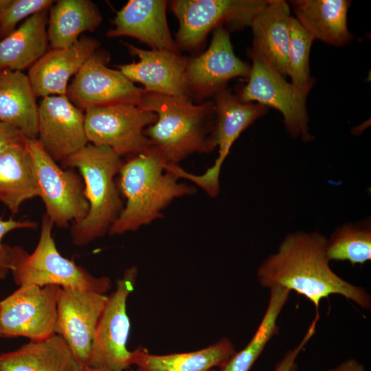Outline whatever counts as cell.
<instances>
[{
	"label": "cell",
	"mask_w": 371,
	"mask_h": 371,
	"mask_svg": "<svg viewBox=\"0 0 371 371\" xmlns=\"http://www.w3.org/2000/svg\"><path fill=\"white\" fill-rule=\"evenodd\" d=\"M138 275L136 266L126 269L115 282L94 333L89 367L109 371H126L132 366V351L126 345L131 323L126 302L133 291Z\"/></svg>",
	"instance_id": "cell-8"
},
{
	"label": "cell",
	"mask_w": 371,
	"mask_h": 371,
	"mask_svg": "<svg viewBox=\"0 0 371 371\" xmlns=\"http://www.w3.org/2000/svg\"><path fill=\"white\" fill-rule=\"evenodd\" d=\"M107 300L106 294L89 289L59 290L56 334L65 340L82 367L88 366L95 328Z\"/></svg>",
	"instance_id": "cell-15"
},
{
	"label": "cell",
	"mask_w": 371,
	"mask_h": 371,
	"mask_svg": "<svg viewBox=\"0 0 371 371\" xmlns=\"http://www.w3.org/2000/svg\"><path fill=\"white\" fill-rule=\"evenodd\" d=\"M157 119L156 113L139 105L111 104L86 109L85 129L92 144L109 146L120 157L135 156L152 147L144 130Z\"/></svg>",
	"instance_id": "cell-11"
},
{
	"label": "cell",
	"mask_w": 371,
	"mask_h": 371,
	"mask_svg": "<svg viewBox=\"0 0 371 371\" xmlns=\"http://www.w3.org/2000/svg\"><path fill=\"white\" fill-rule=\"evenodd\" d=\"M269 0H175L171 9L179 21L175 43L185 49H194L218 26L232 29L250 26Z\"/></svg>",
	"instance_id": "cell-10"
},
{
	"label": "cell",
	"mask_w": 371,
	"mask_h": 371,
	"mask_svg": "<svg viewBox=\"0 0 371 371\" xmlns=\"http://www.w3.org/2000/svg\"><path fill=\"white\" fill-rule=\"evenodd\" d=\"M326 255L330 261H348L363 265L371 260V223L370 218L342 224L326 238Z\"/></svg>",
	"instance_id": "cell-29"
},
{
	"label": "cell",
	"mask_w": 371,
	"mask_h": 371,
	"mask_svg": "<svg viewBox=\"0 0 371 371\" xmlns=\"http://www.w3.org/2000/svg\"><path fill=\"white\" fill-rule=\"evenodd\" d=\"M167 1L164 0H130L119 10L108 30V37L131 36L152 49L180 54L172 38L166 20Z\"/></svg>",
	"instance_id": "cell-19"
},
{
	"label": "cell",
	"mask_w": 371,
	"mask_h": 371,
	"mask_svg": "<svg viewBox=\"0 0 371 371\" xmlns=\"http://www.w3.org/2000/svg\"><path fill=\"white\" fill-rule=\"evenodd\" d=\"M26 139L19 129L0 121V153L10 147L25 145Z\"/></svg>",
	"instance_id": "cell-34"
},
{
	"label": "cell",
	"mask_w": 371,
	"mask_h": 371,
	"mask_svg": "<svg viewBox=\"0 0 371 371\" xmlns=\"http://www.w3.org/2000/svg\"><path fill=\"white\" fill-rule=\"evenodd\" d=\"M326 371H366L365 366L355 358H349Z\"/></svg>",
	"instance_id": "cell-35"
},
{
	"label": "cell",
	"mask_w": 371,
	"mask_h": 371,
	"mask_svg": "<svg viewBox=\"0 0 371 371\" xmlns=\"http://www.w3.org/2000/svg\"><path fill=\"white\" fill-rule=\"evenodd\" d=\"M54 2L52 0H12L0 15V38L13 32L20 21L49 9Z\"/></svg>",
	"instance_id": "cell-31"
},
{
	"label": "cell",
	"mask_w": 371,
	"mask_h": 371,
	"mask_svg": "<svg viewBox=\"0 0 371 371\" xmlns=\"http://www.w3.org/2000/svg\"><path fill=\"white\" fill-rule=\"evenodd\" d=\"M291 3L295 19L314 40L339 47L352 39L347 23L350 1L295 0Z\"/></svg>",
	"instance_id": "cell-23"
},
{
	"label": "cell",
	"mask_w": 371,
	"mask_h": 371,
	"mask_svg": "<svg viewBox=\"0 0 371 371\" xmlns=\"http://www.w3.org/2000/svg\"><path fill=\"white\" fill-rule=\"evenodd\" d=\"M40 196L32 157L25 145L0 153V202L12 214L26 201Z\"/></svg>",
	"instance_id": "cell-27"
},
{
	"label": "cell",
	"mask_w": 371,
	"mask_h": 371,
	"mask_svg": "<svg viewBox=\"0 0 371 371\" xmlns=\"http://www.w3.org/2000/svg\"><path fill=\"white\" fill-rule=\"evenodd\" d=\"M79 371H109V370H99V369L93 368L89 366H82L80 368ZM131 371H141V370L137 368L136 370H132Z\"/></svg>",
	"instance_id": "cell-37"
},
{
	"label": "cell",
	"mask_w": 371,
	"mask_h": 371,
	"mask_svg": "<svg viewBox=\"0 0 371 371\" xmlns=\"http://www.w3.org/2000/svg\"><path fill=\"white\" fill-rule=\"evenodd\" d=\"M102 21V14L92 1H54L48 10L49 45L52 49L69 47L83 32H94Z\"/></svg>",
	"instance_id": "cell-26"
},
{
	"label": "cell",
	"mask_w": 371,
	"mask_h": 371,
	"mask_svg": "<svg viewBox=\"0 0 371 371\" xmlns=\"http://www.w3.org/2000/svg\"><path fill=\"white\" fill-rule=\"evenodd\" d=\"M319 318V313H315V317L303 338L295 348L286 352L282 359L275 366L274 371H297V359L314 335Z\"/></svg>",
	"instance_id": "cell-33"
},
{
	"label": "cell",
	"mask_w": 371,
	"mask_h": 371,
	"mask_svg": "<svg viewBox=\"0 0 371 371\" xmlns=\"http://www.w3.org/2000/svg\"><path fill=\"white\" fill-rule=\"evenodd\" d=\"M326 237L317 232L288 234L277 251L258 267L256 276L262 287L281 286L308 299L319 312L321 301L332 295L344 297L370 311L371 296L362 286L338 276L330 266Z\"/></svg>",
	"instance_id": "cell-1"
},
{
	"label": "cell",
	"mask_w": 371,
	"mask_h": 371,
	"mask_svg": "<svg viewBox=\"0 0 371 371\" xmlns=\"http://www.w3.org/2000/svg\"><path fill=\"white\" fill-rule=\"evenodd\" d=\"M0 337H1V330H0Z\"/></svg>",
	"instance_id": "cell-39"
},
{
	"label": "cell",
	"mask_w": 371,
	"mask_h": 371,
	"mask_svg": "<svg viewBox=\"0 0 371 371\" xmlns=\"http://www.w3.org/2000/svg\"><path fill=\"white\" fill-rule=\"evenodd\" d=\"M57 285H23L0 302L1 337L37 341L56 334Z\"/></svg>",
	"instance_id": "cell-12"
},
{
	"label": "cell",
	"mask_w": 371,
	"mask_h": 371,
	"mask_svg": "<svg viewBox=\"0 0 371 371\" xmlns=\"http://www.w3.org/2000/svg\"><path fill=\"white\" fill-rule=\"evenodd\" d=\"M54 223L45 214L38 244L31 254L19 246L10 247V269L15 283L20 286L57 285L89 289L106 294L112 286L106 276L96 277L74 261L63 257L56 248Z\"/></svg>",
	"instance_id": "cell-5"
},
{
	"label": "cell",
	"mask_w": 371,
	"mask_h": 371,
	"mask_svg": "<svg viewBox=\"0 0 371 371\" xmlns=\"http://www.w3.org/2000/svg\"><path fill=\"white\" fill-rule=\"evenodd\" d=\"M264 315L254 335L246 346L235 354L216 371H249L267 344L277 334L278 319L286 304L291 291L281 286H272Z\"/></svg>",
	"instance_id": "cell-28"
},
{
	"label": "cell",
	"mask_w": 371,
	"mask_h": 371,
	"mask_svg": "<svg viewBox=\"0 0 371 371\" xmlns=\"http://www.w3.org/2000/svg\"><path fill=\"white\" fill-rule=\"evenodd\" d=\"M313 36L292 16L287 55L288 76L291 83L300 89H311L314 79L311 76L309 58Z\"/></svg>",
	"instance_id": "cell-30"
},
{
	"label": "cell",
	"mask_w": 371,
	"mask_h": 371,
	"mask_svg": "<svg viewBox=\"0 0 371 371\" xmlns=\"http://www.w3.org/2000/svg\"><path fill=\"white\" fill-rule=\"evenodd\" d=\"M37 223L30 221L3 220L0 217V280L5 278L10 269V246L3 244L2 239L8 232L16 229L37 228Z\"/></svg>",
	"instance_id": "cell-32"
},
{
	"label": "cell",
	"mask_w": 371,
	"mask_h": 371,
	"mask_svg": "<svg viewBox=\"0 0 371 371\" xmlns=\"http://www.w3.org/2000/svg\"><path fill=\"white\" fill-rule=\"evenodd\" d=\"M250 71L251 66L234 54L229 32L218 26L213 30L207 49L188 58L186 80L190 99L201 102L226 88L231 79L248 78Z\"/></svg>",
	"instance_id": "cell-14"
},
{
	"label": "cell",
	"mask_w": 371,
	"mask_h": 371,
	"mask_svg": "<svg viewBox=\"0 0 371 371\" xmlns=\"http://www.w3.org/2000/svg\"><path fill=\"white\" fill-rule=\"evenodd\" d=\"M81 367L65 340L58 334L0 353V371H79Z\"/></svg>",
	"instance_id": "cell-22"
},
{
	"label": "cell",
	"mask_w": 371,
	"mask_h": 371,
	"mask_svg": "<svg viewBox=\"0 0 371 371\" xmlns=\"http://www.w3.org/2000/svg\"><path fill=\"white\" fill-rule=\"evenodd\" d=\"M211 371H216V369H213Z\"/></svg>",
	"instance_id": "cell-38"
},
{
	"label": "cell",
	"mask_w": 371,
	"mask_h": 371,
	"mask_svg": "<svg viewBox=\"0 0 371 371\" xmlns=\"http://www.w3.org/2000/svg\"><path fill=\"white\" fill-rule=\"evenodd\" d=\"M165 164L153 147L124 162L116 181L126 204L108 232L111 236L135 231L162 218V211L174 199L196 192L195 187L179 182Z\"/></svg>",
	"instance_id": "cell-2"
},
{
	"label": "cell",
	"mask_w": 371,
	"mask_h": 371,
	"mask_svg": "<svg viewBox=\"0 0 371 371\" xmlns=\"http://www.w3.org/2000/svg\"><path fill=\"white\" fill-rule=\"evenodd\" d=\"M292 16L283 0H269L253 19L254 52L260 54L280 74L288 76L287 55Z\"/></svg>",
	"instance_id": "cell-20"
},
{
	"label": "cell",
	"mask_w": 371,
	"mask_h": 371,
	"mask_svg": "<svg viewBox=\"0 0 371 371\" xmlns=\"http://www.w3.org/2000/svg\"><path fill=\"white\" fill-rule=\"evenodd\" d=\"M48 10L28 17L0 40V70L22 71L30 69L48 51Z\"/></svg>",
	"instance_id": "cell-24"
},
{
	"label": "cell",
	"mask_w": 371,
	"mask_h": 371,
	"mask_svg": "<svg viewBox=\"0 0 371 371\" xmlns=\"http://www.w3.org/2000/svg\"><path fill=\"white\" fill-rule=\"evenodd\" d=\"M60 164L77 168L85 184L89 212L70 232L75 245L85 246L109 232L124 208L115 181L124 161L111 148L89 144Z\"/></svg>",
	"instance_id": "cell-4"
},
{
	"label": "cell",
	"mask_w": 371,
	"mask_h": 371,
	"mask_svg": "<svg viewBox=\"0 0 371 371\" xmlns=\"http://www.w3.org/2000/svg\"><path fill=\"white\" fill-rule=\"evenodd\" d=\"M38 107L27 75L0 70V121L19 129L28 138H37Z\"/></svg>",
	"instance_id": "cell-25"
},
{
	"label": "cell",
	"mask_w": 371,
	"mask_h": 371,
	"mask_svg": "<svg viewBox=\"0 0 371 371\" xmlns=\"http://www.w3.org/2000/svg\"><path fill=\"white\" fill-rule=\"evenodd\" d=\"M108 52L98 49L69 85L66 96L78 108L86 109L111 104L139 105L144 89L136 87L119 69L107 67Z\"/></svg>",
	"instance_id": "cell-13"
},
{
	"label": "cell",
	"mask_w": 371,
	"mask_h": 371,
	"mask_svg": "<svg viewBox=\"0 0 371 371\" xmlns=\"http://www.w3.org/2000/svg\"><path fill=\"white\" fill-rule=\"evenodd\" d=\"M98 40L82 36L72 45L51 49L38 60L27 74L36 98L66 95L69 80L99 48Z\"/></svg>",
	"instance_id": "cell-18"
},
{
	"label": "cell",
	"mask_w": 371,
	"mask_h": 371,
	"mask_svg": "<svg viewBox=\"0 0 371 371\" xmlns=\"http://www.w3.org/2000/svg\"><path fill=\"white\" fill-rule=\"evenodd\" d=\"M37 139L55 161H63L88 144L85 111L66 95L43 98L38 107Z\"/></svg>",
	"instance_id": "cell-16"
},
{
	"label": "cell",
	"mask_w": 371,
	"mask_h": 371,
	"mask_svg": "<svg viewBox=\"0 0 371 371\" xmlns=\"http://www.w3.org/2000/svg\"><path fill=\"white\" fill-rule=\"evenodd\" d=\"M139 106L157 116L144 134L166 164L178 165L193 153L214 149L211 143L212 102L195 104L188 100L144 91Z\"/></svg>",
	"instance_id": "cell-3"
},
{
	"label": "cell",
	"mask_w": 371,
	"mask_h": 371,
	"mask_svg": "<svg viewBox=\"0 0 371 371\" xmlns=\"http://www.w3.org/2000/svg\"><path fill=\"white\" fill-rule=\"evenodd\" d=\"M252 65L248 81L237 95L244 102L258 103L279 111L287 132L304 142L313 137L309 133L306 99L311 89H300L289 82L260 54L249 49Z\"/></svg>",
	"instance_id": "cell-6"
},
{
	"label": "cell",
	"mask_w": 371,
	"mask_h": 371,
	"mask_svg": "<svg viewBox=\"0 0 371 371\" xmlns=\"http://www.w3.org/2000/svg\"><path fill=\"white\" fill-rule=\"evenodd\" d=\"M25 146L33 161L45 214L59 227L82 220L89 205L80 175L73 169L60 168L44 150L37 138L27 137Z\"/></svg>",
	"instance_id": "cell-9"
},
{
	"label": "cell",
	"mask_w": 371,
	"mask_h": 371,
	"mask_svg": "<svg viewBox=\"0 0 371 371\" xmlns=\"http://www.w3.org/2000/svg\"><path fill=\"white\" fill-rule=\"evenodd\" d=\"M214 124L211 143L218 147V155L212 166L202 175L190 173L179 165L168 164L166 168L179 179H186L214 198L220 190L219 175L222 165L234 142L249 125L265 115L268 108L258 103L244 102L227 87L213 95Z\"/></svg>",
	"instance_id": "cell-7"
},
{
	"label": "cell",
	"mask_w": 371,
	"mask_h": 371,
	"mask_svg": "<svg viewBox=\"0 0 371 371\" xmlns=\"http://www.w3.org/2000/svg\"><path fill=\"white\" fill-rule=\"evenodd\" d=\"M232 341L223 337L203 348L155 355L139 347L132 351V363L141 371H211L221 368L235 354Z\"/></svg>",
	"instance_id": "cell-21"
},
{
	"label": "cell",
	"mask_w": 371,
	"mask_h": 371,
	"mask_svg": "<svg viewBox=\"0 0 371 371\" xmlns=\"http://www.w3.org/2000/svg\"><path fill=\"white\" fill-rule=\"evenodd\" d=\"M124 45L139 58L137 62L117 66L127 78L142 84L145 92L190 100L186 80L188 57L166 50H146L129 43Z\"/></svg>",
	"instance_id": "cell-17"
},
{
	"label": "cell",
	"mask_w": 371,
	"mask_h": 371,
	"mask_svg": "<svg viewBox=\"0 0 371 371\" xmlns=\"http://www.w3.org/2000/svg\"><path fill=\"white\" fill-rule=\"evenodd\" d=\"M12 0H0V15L4 10L10 5Z\"/></svg>",
	"instance_id": "cell-36"
}]
</instances>
